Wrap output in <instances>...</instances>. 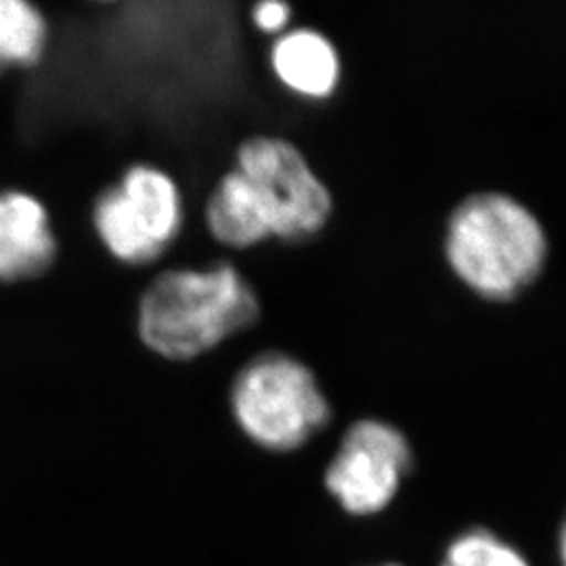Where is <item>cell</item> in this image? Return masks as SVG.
I'll list each match as a JSON object with an SVG mask.
<instances>
[{"label":"cell","mask_w":566,"mask_h":566,"mask_svg":"<svg viewBox=\"0 0 566 566\" xmlns=\"http://www.w3.org/2000/svg\"><path fill=\"white\" fill-rule=\"evenodd\" d=\"M409 468L411 447L401 430L380 420H359L327 465L325 486L346 512L369 516L395 500Z\"/></svg>","instance_id":"obj_6"},{"label":"cell","mask_w":566,"mask_h":566,"mask_svg":"<svg viewBox=\"0 0 566 566\" xmlns=\"http://www.w3.org/2000/svg\"><path fill=\"white\" fill-rule=\"evenodd\" d=\"M386 566H397V565H386Z\"/></svg>","instance_id":"obj_14"},{"label":"cell","mask_w":566,"mask_h":566,"mask_svg":"<svg viewBox=\"0 0 566 566\" xmlns=\"http://www.w3.org/2000/svg\"><path fill=\"white\" fill-rule=\"evenodd\" d=\"M231 411L243 434L269 451H294L329 422V403L313 371L285 353H264L231 388Z\"/></svg>","instance_id":"obj_3"},{"label":"cell","mask_w":566,"mask_h":566,"mask_svg":"<svg viewBox=\"0 0 566 566\" xmlns=\"http://www.w3.org/2000/svg\"><path fill=\"white\" fill-rule=\"evenodd\" d=\"M560 560L566 566V521L563 531H560Z\"/></svg>","instance_id":"obj_13"},{"label":"cell","mask_w":566,"mask_h":566,"mask_svg":"<svg viewBox=\"0 0 566 566\" xmlns=\"http://www.w3.org/2000/svg\"><path fill=\"white\" fill-rule=\"evenodd\" d=\"M271 67L283 86L315 99L332 95L340 78V60L334 44L311 28L282 34L271 49Z\"/></svg>","instance_id":"obj_8"},{"label":"cell","mask_w":566,"mask_h":566,"mask_svg":"<svg viewBox=\"0 0 566 566\" xmlns=\"http://www.w3.org/2000/svg\"><path fill=\"white\" fill-rule=\"evenodd\" d=\"M252 21L264 34H280L290 21V7L280 0L259 2L252 11Z\"/></svg>","instance_id":"obj_12"},{"label":"cell","mask_w":566,"mask_h":566,"mask_svg":"<svg viewBox=\"0 0 566 566\" xmlns=\"http://www.w3.org/2000/svg\"><path fill=\"white\" fill-rule=\"evenodd\" d=\"M233 168L254 187L273 238L294 242L324 229L332 196L298 147L280 137H252L238 147Z\"/></svg>","instance_id":"obj_5"},{"label":"cell","mask_w":566,"mask_h":566,"mask_svg":"<svg viewBox=\"0 0 566 566\" xmlns=\"http://www.w3.org/2000/svg\"><path fill=\"white\" fill-rule=\"evenodd\" d=\"M206 224L217 242L240 250L273 238L263 203L238 168L214 185L206 203Z\"/></svg>","instance_id":"obj_9"},{"label":"cell","mask_w":566,"mask_h":566,"mask_svg":"<svg viewBox=\"0 0 566 566\" xmlns=\"http://www.w3.org/2000/svg\"><path fill=\"white\" fill-rule=\"evenodd\" d=\"M93 224L118 263H154L181 231L179 185L158 166L133 164L97 198Z\"/></svg>","instance_id":"obj_4"},{"label":"cell","mask_w":566,"mask_h":566,"mask_svg":"<svg viewBox=\"0 0 566 566\" xmlns=\"http://www.w3.org/2000/svg\"><path fill=\"white\" fill-rule=\"evenodd\" d=\"M49 28L41 11L25 0H0V72L9 65L39 63Z\"/></svg>","instance_id":"obj_10"},{"label":"cell","mask_w":566,"mask_h":566,"mask_svg":"<svg viewBox=\"0 0 566 566\" xmlns=\"http://www.w3.org/2000/svg\"><path fill=\"white\" fill-rule=\"evenodd\" d=\"M57 256L49 212L25 191L0 193V282L39 277Z\"/></svg>","instance_id":"obj_7"},{"label":"cell","mask_w":566,"mask_h":566,"mask_svg":"<svg viewBox=\"0 0 566 566\" xmlns=\"http://www.w3.org/2000/svg\"><path fill=\"white\" fill-rule=\"evenodd\" d=\"M441 566H531L514 546L485 528H474L453 539Z\"/></svg>","instance_id":"obj_11"},{"label":"cell","mask_w":566,"mask_h":566,"mask_svg":"<svg viewBox=\"0 0 566 566\" xmlns=\"http://www.w3.org/2000/svg\"><path fill=\"white\" fill-rule=\"evenodd\" d=\"M447 259L458 277L491 301H507L533 282L546 263L544 227L504 193H476L447 224Z\"/></svg>","instance_id":"obj_2"},{"label":"cell","mask_w":566,"mask_h":566,"mask_svg":"<svg viewBox=\"0 0 566 566\" xmlns=\"http://www.w3.org/2000/svg\"><path fill=\"white\" fill-rule=\"evenodd\" d=\"M261 317L254 287L229 263L170 269L147 285L137 311L143 344L168 361H191Z\"/></svg>","instance_id":"obj_1"}]
</instances>
